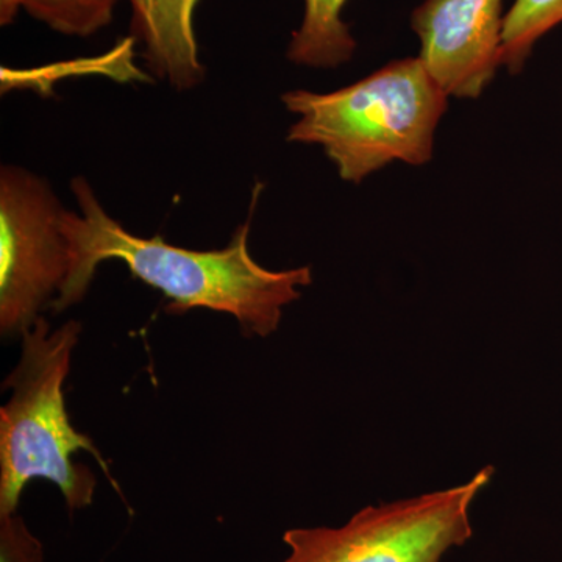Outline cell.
Returning a JSON list of instances; mask_svg holds the SVG:
<instances>
[{
    "mask_svg": "<svg viewBox=\"0 0 562 562\" xmlns=\"http://www.w3.org/2000/svg\"><path fill=\"white\" fill-rule=\"evenodd\" d=\"M79 211H65L63 232L69 249L68 279L52 310L65 312L87 294L99 265L120 260L133 276L169 299V313L191 308L227 313L247 336L268 338L280 327L283 310L313 283L310 266L269 271L251 258L250 220L220 250H190L161 236L140 238L113 220L85 177L70 183Z\"/></svg>",
    "mask_w": 562,
    "mask_h": 562,
    "instance_id": "cell-1",
    "label": "cell"
},
{
    "mask_svg": "<svg viewBox=\"0 0 562 562\" xmlns=\"http://www.w3.org/2000/svg\"><path fill=\"white\" fill-rule=\"evenodd\" d=\"M281 102L299 116L286 139L321 146L350 183H361L394 161L430 162L436 128L449 109V95L420 58L391 61L327 94L288 91Z\"/></svg>",
    "mask_w": 562,
    "mask_h": 562,
    "instance_id": "cell-2",
    "label": "cell"
},
{
    "mask_svg": "<svg viewBox=\"0 0 562 562\" xmlns=\"http://www.w3.org/2000/svg\"><path fill=\"white\" fill-rule=\"evenodd\" d=\"M80 333V322L52 330L41 316L21 335L20 362L5 380L11 397L0 409V516L18 513L25 484L35 479L57 484L70 512L90 506L98 482L87 465L72 460L80 450L110 476L109 462L66 413L63 386Z\"/></svg>",
    "mask_w": 562,
    "mask_h": 562,
    "instance_id": "cell-3",
    "label": "cell"
},
{
    "mask_svg": "<svg viewBox=\"0 0 562 562\" xmlns=\"http://www.w3.org/2000/svg\"><path fill=\"white\" fill-rule=\"evenodd\" d=\"M494 469L472 480L403 501L368 506L342 527L292 528L281 562H443L471 541V512Z\"/></svg>",
    "mask_w": 562,
    "mask_h": 562,
    "instance_id": "cell-4",
    "label": "cell"
},
{
    "mask_svg": "<svg viewBox=\"0 0 562 562\" xmlns=\"http://www.w3.org/2000/svg\"><path fill=\"white\" fill-rule=\"evenodd\" d=\"M65 206L50 184L20 166L0 169V330L18 335L52 306L68 279Z\"/></svg>",
    "mask_w": 562,
    "mask_h": 562,
    "instance_id": "cell-5",
    "label": "cell"
},
{
    "mask_svg": "<svg viewBox=\"0 0 562 562\" xmlns=\"http://www.w3.org/2000/svg\"><path fill=\"white\" fill-rule=\"evenodd\" d=\"M503 0H425L414 10L425 69L449 98L479 99L503 65Z\"/></svg>",
    "mask_w": 562,
    "mask_h": 562,
    "instance_id": "cell-6",
    "label": "cell"
},
{
    "mask_svg": "<svg viewBox=\"0 0 562 562\" xmlns=\"http://www.w3.org/2000/svg\"><path fill=\"white\" fill-rule=\"evenodd\" d=\"M199 0H131L132 32L143 41L151 74L187 91L205 80L194 33Z\"/></svg>",
    "mask_w": 562,
    "mask_h": 562,
    "instance_id": "cell-7",
    "label": "cell"
},
{
    "mask_svg": "<svg viewBox=\"0 0 562 562\" xmlns=\"http://www.w3.org/2000/svg\"><path fill=\"white\" fill-rule=\"evenodd\" d=\"M349 0H305L301 27L292 32L288 58L310 68H338L350 61L357 41L342 21Z\"/></svg>",
    "mask_w": 562,
    "mask_h": 562,
    "instance_id": "cell-8",
    "label": "cell"
},
{
    "mask_svg": "<svg viewBox=\"0 0 562 562\" xmlns=\"http://www.w3.org/2000/svg\"><path fill=\"white\" fill-rule=\"evenodd\" d=\"M116 3L117 0H0V22L9 25L22 7L52 31L88 38L111 24Z\"/></svg>",
    "mask_w": 562,
    "mask_h": 562,
    "instance_id": "cell-9",
    "label": "cell"
},
{
    "mask_svg": "<svg viewBox=\"0 0 562 562\" xmlns=\"http://www.w3.org/2000/svg\"><path fill=\"white\" fill-rule=\"evenodd\" d=\"M562 22V0H516L503 24V66L519 74L532 47Z\"/></svg>",
    "mask_w": 562,
    "mask_h": 562,
    "instance_id": "cell-10",
    "label": "cell"
},
{
    "mask_svg": "<svg viewBox=\"0 0 562 562\" xmlns=\"http://www.w3.org/2000/svg\"><path fill=\"white\" fill-rule=\"evenodd\" d=\"M0 562H44L43 543L18 513L0 516Z\"/></svg>",
    "mask_w": 562,
    "mask_h": 562,
    "instance_id": "cell-11",
    "label": "cell"
}]
</instances>
